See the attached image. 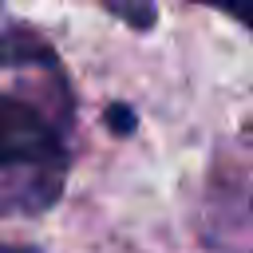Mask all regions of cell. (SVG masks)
<instances>
[{
  "label": "cell",
  "instance_id": "1",
  "mask_svg": "<svg viewBox=\"0 0 253 253\" xmlns=\"http://www.w3.org/2000/svg\"><path fill=\"white\" fill-rule=\"evenodd\" d=\"M4 166H63L59 130L24 99L0 95V170Z\"/></svg>",
  "mask_w": 253,
  "mask_h": 253
},
{
  "label": "cell",
  "instance_id": "2",
  "mask_svg": "<svg viewBox=\"0 0 253 253\" xmlns=\"http://www.w3.org/2000/svg\"><path fill=\"white\" fill-rule=\"evenodd\" d=\"M0 67H55V51L32 28L0 16Z\"/></svg>",
  "mask_w": 253,
  "mask_h": 253
},
{
  "label": "cell",
  "instance_id": "3",
  "mask_svg": "<svg viewBox=\"0 0 253 253\" xmlns=\"http://www.w3.org/2000/svg\"><path fill=\"white\" fill-rule=\"evenodd\" d=\"M115 20H123L126 28H138V32H146V28H154V0H99Z\"/></svg>",
  "mask_w": 253,
  "mask_h": 253
},
{
  "label": "cell",
  "instance_id": "4",
  "mask_svg": "<svg viewBox=\"0 0 253 253\" xmlns=\"http://www.w3.org/2000/svg\"><path fill=\"white\" fill-rule=\"evenodd\" d=\"M198 4H213V8H225L233 20H241L245 28H253V0H198Z\"/></svg>",
  "mask_w": 253,
  "mask_h": 253
},
{
  "label": "cell",
  "instance_id": "5",
  "mask_svg": "<svg viewBox=\"0 0 253 253\" xmlns=\"http://www.w3.org/2000/svg\"><path fill=\"white\" fill-rule=\"evenodd\" d=\"M107 123H111L115 134H130L134 130V111L123 107V103H115V107H107Z\"/></svg>",
  "mask_w": 253,
  "mask_h": 253
},
{
  "label": "cell",
  "instance_id": "6",
  "mask_svg": "<svg viewBox=\"0 0 253 253\" xmlns=\"http://www.w3.org/2000/svg\"><path fill=\"white\" fill-rule=\"evenodd\" d=\"M0 253H36V249H24V245H0Z\"/></svg>",
  "mask_w": 253,
  "mask_h": 253
}]
</instances>
